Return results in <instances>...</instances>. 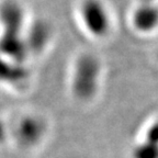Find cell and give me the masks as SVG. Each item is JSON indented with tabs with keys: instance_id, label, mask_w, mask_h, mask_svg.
<instances>
[{
	"instance_id": "3957f363",
	"label": "cell",
	"mask_w": 158,
	"mask_h": 158,
	"mask_svg": "<svg viewBox=\"0 0 158 158\" xmlns=\"http://www.w3.org/2000/svg\"><path fill=\"white\" fill-rule=\"evenodd\" d=\"M158 23V11L151 6L137 8L132 15V24L139 32H151Z\"/></svg>"
},
{
	"instance_id": "7a4b0ae2",
	"label": "cell",
	"mask_w": 158,
	"mask_h": 158,
	"mask_svg": "<svg viewBox=\"0 0 158 158\" xmlns=\"http://www.w3.org/2000/svg\"><path fill=\"white\" fill-rule=\"evenodd\" d=\"M100 64L92 55L78 57L73 67L72 90L76 98L88 99L97 94L100 80Z\"/></svg>"
},
{
	"instance_id": "6da1fadb",
	"label": "cell",
	"mask_w": 158,
	"mask_h": 158,
	"mask_svg": "<svg viewBox=\"0 0 158 158\" xmlns=\"http://www.w3.org/2000/svg\"><path fill=\"white\" fill-rule=\"evenodd\" d=\"M78 24L94 41H103L113 29V18L104 0H79L76 8Z\"/></svg>"
}]
</instances>
